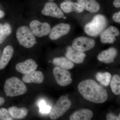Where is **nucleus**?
<instances>
[{
	"label": "nucleus",
	"mask_w": 120,
	"mask_h": 120,
	"mask_svg": "<svg viewBox=\"0 0 120 120\" xmlns=\"http://www.w3.org/2000/svg\"><path fill=\"white\" fill-rule=\"evenodd\" d=\"M38 67L37 63L34 60L30 59L17 64L15 68L19 72L26 74L35 71Z\"/></svg>",
	"instance_id": "12"
},
{
	"label": "nucleus",
	"mask_w": 120,
	"mask_h": 120,
	"mask_svg": "<svg viewBox=\"0 0 120 120\" xmlns=\"http://www.w3.org/2000/svg\"><path fill=\"white\" fill-rule=\"evenodd\" d=\"M65 55L72 62L77 64L83 63L86 56V54L83 52L77 51L71 46H69L67 48Z\"/></svg>",
	"instance_id": "13"
},
{
	"label": "nucleus",
	"mask_w": 120,
	"mask_h": 120,
	"mask_svg": "<svg viewBox=\"0 0 120 120\" xmlns=\"http://www.w3.org/2000/svg\"><path fill=\"white\" fill-rule=\"evenodd\" d=\"M23 81L27 83H41L44 79V76L41 71H34L24 74L22 77Z\"/></svg>",
	"instance_id": "15"
},
{
	"label": "nucleus",
	"mask_w": 120,
	"mask_h": 120,
	"mask_svg": "<svg viewBox=\"0 0 120 120\" xmlns=\"http://www.w3.org/2000/svg\"><path fill=\"white\" fill-rule=\"evenodd\" d=\"M4 88L7 96L12 97L24 94L27 91V88L25 84L15 77L7 79Z\"/></svg>",
	"instance_id": "2"
},
{
	"label": "nucleus",
	"mask_w": 120,
	"mask_h": 120,
	"mask_svg": "<svg viewBox=\"0 0 120 120\" xmlns=\"http://www.w3.org/2000/svg\"><path fill=\"white\" fill-rule=\"evenodd\" d=\"M117 50L113 47L104 50L99 54L98 56L99 61L105 64H110L114 61L117 56Z\"/></svg>",
	"instance_id": "14"
},
{
	"label": "nucleus",
	"mask_w": 120,
	"mask_h": 120,
	"mask_svg": "<svg viewBox=\"0 0 120 120\" xmlns=\"http://www.w3.org/2000/svg\"><path fill=\"white\" fill-rule=\"evenodd\" d=\"M61 8L64 12L69 13L75 11L78 13L82 12L84 9L78 3L67 1L61 3Z\"/></svg>",
	"instance_id": "17"
},
{
	"label": "nucleus",
	"mask_w": 120,
	"mask_h": 120,
	"mask_svg": "<svg viewBox=\"0 0 120 120\" xmlns=\"http://www.w3.org/2000/svg\"><path fill=\"white\" fill-rule=\"evenodd\" d=\"M120 34V31L116 27L110 26L101 34V42L103 43L113 44L116 40V37H118Z\"/></svg>",
	"instance_id": "9"
},
{
	"label": "nucleus",
	"mask_w": 120,
	"mask_h": 120,
	"mask_svg": "<svg viewBox=\"0 0 120 120\" xmlns=\"http://www.w3.org/2000/svg\"><path fill=\"white\" fill-rule=\"evenodd\" d=\"M110 83L112 92L116 95L120 94V77L119 75H114Z\"/></svg>",
	"instance_id": "24"
},
{
	"label": "nucleus",
	"mask_w": 120,
	"mask_h": 120,
	"mask_svg": "<svg viewBox=\"0 0 120 120\" xmlns=\"http://www.w3.org/2000/svg\"><path fill=\"white\" fill-rule=\"evenodd\" d=\"M95 44V41L92 39L80 37L73 41L72 47L77 51L83 52L92 49L94 47Z\"/></svg>",
	"instance_id": "6"
},
{
	"label": "nucleus",
	"mask_w": 120,
	"mask_h": 120,
	"mask_svg": "<svg viewBox=\"0 0 120 120\" xmlns=\"http://www.w3.org/2000/svg\"><path fill=\"white\" fill-rule=\"evenodd\" d=\"M77 2L84 9L91 13H95L99 11L100 5L95 0H77Z\"/></svg>",
	"instance_id": "16"
},
{
	"label": "nucleus",
	"mask_w": 120,
	"mask_h": 120,
	"mask_svg": "<svg viewBox=\"0 0 120 120\" xmlns=\"http://www.w3.org/2000/svg\"><path fill=\"white\" fill-rule=\"evenodd\" d=\"M30 27L35 36L39 38L47 35L51 30V27L49 23L41 22L36 20L30 22Z\"/></svg>",
	"instance_id": "8"
},
{
	"label": "nucleus",
	"mask_w": 120,
	"mask_h": 120,
	"mask_svg": "<svg viewBox=\"0 0 120 120\" xmlns=\"http://www.w3.org/2000/svg\"><path fill=\"white\" fill-rule=\"evenodd\" d=\"M112 17L113 19L114 22L117 23H120V12H117L114 14Z\"/></svg>",
	"instance_id": "28"
},
{
	"label": "nucleus",
	"mask_w": 120,
	"mask_h": 120,
	"mask_svg": "<svg viewBox=\"0 0 120 120\" xmlns=\"http://www.w3.org/2000/svg\"><path fill=\"white\" fill-rule=\"evenodd\" d=\"M4 102V99L2 98H0V106L2 105Z\"/></svg>",
	"instance_id": "31"
},
{
	"label": "nucleus",
	"mask_w": 120,
	"mask_h": 120,
	"mask_svg": "<svg viewBox=\"0 0 120 120\" xmlns=\"http://www.w3.org/2000/svg\"><path fill=\"white\" fill-rule=\"evenodd\" d=\"M71 26L68 24L60 23L52 28L49 34V38L56 40L67 34L70 31Z\"/></svg>",
	"instance_id": "10"
},
{
	"label": "nucleus",
	"mask_w": 120,
	"mask_h": 120,
	"mask_svg": "<svg viewBox=\"0 0 120 120\" xmlns=\"http://www.w3.org/2000/svg\"><path fill=\"white\" fill-rule=\"evenodd\" d=\"M71 101L68 97L62 95L58 99L52 111L50 112L49 118L56 120L63 116L71 107Z\"/></svg>",
	"instance_id": "5"
},
{
	"label": "nucleus",
	"mask_w": 120,
	"mask_h": 120,
	"mask_svg": "<svg viewBox=\"0 0 120 120\" xmlns=\"http://www.w3.org/2000/svg\"><path fill=\"white\" fill-rule=\"evenodd\" d=\"M0 120H12L13 119L8 110L5 108H2L0 109Z\"/></svg>",
	"instance_id": "25"
},
{
	"label": "nucleus",
	"mask_w": 120,
	"mask_h": 120,
	"mask_svg": "<svg viewBox=\"0 0 120 120\" xmlns=\"http://www.w3.org/2000/svg\"><path fill=\"white\" fill-rule=\"evenodd\" d=\"M63 18H64V19H66V17L64 16V17H63Z\"/></svg>",
	"instance_id": "33"
},
{
	"label": "nucleus",
	"mask_w": 120,
	"mask_h": 120,
	"mask_svg": "<svg viewBox=\"0 0 120 120\" xmlns=\"http://www.w3.org/2000/svg\"><path fill=\"white\" fill-rule=\"evenodd\" d=\"M53 72L56 82L60 86H65L72 82L71 73L67 69L57 67L53 68Z\"/></svg>",
	"instance_id": "7"
},
{
	"label": "nucleus",
	"mask_w": 120,
	"mask_h": 120,
	"mask_svg": "<svg viewBox=\"0 0 120 120\" xmlns=\"http://www.w3.org/2000/svg\"><path fill=\"white\" fill-rule=\"evenodd\" d=\"M14 50L11 46L9 45L5 47L0 60V70L5 68L13 56Z\"/></svg>",
	"instance_id": "19"
},
{
	"label": "nucleus",
	"mask_w": 120,
	"mask_h": 120,
	"mask_svg": "<svg viewBox=\"0 0 120 120\" xmlns=\"http://www.w3.org/2000/svg\"><path fill=\"white\" fill-rule=\"evenodd\" d=\"M93 116L91 110L87 109H82L74 112L70 116L71 120H90Z\"/></svg>",
	"instance_id": "18"
},
{
	"label": "nucleus",
	"mask_w": 120,
	"mask_h": 120,
	"mask_svg": "<svg viewBox=\"0 0 120 120\" xmlns=\"http://www.w3.org/2000/svg\"><path fill=\"white\" fill-rule=\"evenodd\" d=\"M107 23V20L105 16L102 15H97L94 16L91 22L85 26L84 31L88 35L95 37L103 31Z\"/></svg>",
	"instance_id": "3"
},
{
	"label": "nucleus",
	"mask_w": 120,
	"mask_h": 120,
	"mask_svg": "<svg viewBox=\"0 0 120 120\" xmlns=\"http://www.w3.org/2000/svg\"><path fill=\"white\" fill-rule=\"evenodd\" d=\"M42 15L47 16H52L56 18H62L64 13L55 3L52 2H47L45 4L44 8L41 11Z\"/></svg>",
	"instance_id": "11"
},
{
	"label": "nucleus",
	"mask_w": 120,
	"mask_h": 120,
	"mask_svg": "<svg viewBox=\"0 0 120 120\" xmlns=\"http://www.w3.org/2000/svg\"><path fill=\"white\" fill-rule=\"evenodd\" d=\"M8 111L11 117L14 119H21L27 116L28 110L25 107L19 108L12 106L8 109Z\"/></svg>",
	"instance_id": "21"
},
{
	"label": "nucleus",
	"mask_w": 120,
	"mask_h": 120,
	"mask_svg": "<svg viewBox=\"0 0 120 120\" xmlns=\"http://www.w3.org/2000/svg\"></svg>",
	"instance_id": "34"
},
{
	"label": "nucleus",
	"mask_w": 120,
	"mask_h": 120,
	"mask_svg": "<svg viewBox=\"0 0 120 120\" xmlns=\"http://www.w3.org/2000/svg\"><path fill=\"white\" fill-rule=\"evenodd\" d=\"M106 120H120V118L118 117L117 116L115 115L112 113H109L107 114L106 117Z\"/></svg>",
	"instance_id": "27"
},
{
	"label": "nucleus",
	"mask_w": 120,
	"mask_h": 120,
	"mask_svg": "<svg viewBox=\"0 0 120 120\" xmlns=\"http://www.w3.org/2000/svg\"><path fill=\"white\" fill-rule=\"evenodd\" d=\"M11 31V27L9 24L5 23L2 25L0 28V44L3 43Z\"/></svg>",
	"instance_id": "23"
},
{
	"label": "nucleus",
	"mask_w": 120,
	"mask_h": 120,
	"mask_svg": "<svg viewBox=\"0 0 120 120\" xmlns=\"http://www.w3.org/2000/svg\"><path fill=\"white\" fill-rule=\"evenodd\" d=\"M78 88L84 98L91 102L103 103L108 99L106 90L94 80L87 79L82 81L79 84Z\"/></svg>",
	"instance_id": "1"
},
{
	"label": "nucleus",
	"mask_w": 120,
	"mask_h": 120,
	"mask_svg": "<svg viewBox=\"0 0 120 120\" xmlns=\"http://www.w3.org/2000/svg\"><path fill=\"white\" fill-rule=\"evenodd\" d=\"M2 24L0 23V28L1 27V26H2Z\"/></svg>",
	"instance_id": "32"
},
{
	"label": "nucleus",
	"mask_w": 120,
	"mask_h": 120,
	"mask_svg": "<svg viewBox=\"0 0 120 120\" xmlns=\"http://www.w3.org/2000/svg\"><path fill=\"white\" fill-rule=\"evenodd\" d=\"M113 5L116 8H120V0H114L113 2Z\"/></svg>",
	"instance_id": "29"
},
{
	"label": "nucleus",
	"mask_w": 120,
	"mask_h": 120,
	"mask_svg": "<svg viewBox=\"0 0 120 120\" xmlns=\"http://www.w3.org/2000/svg\"><path fill=\"white\" fill-rule=\"evenodd\" d=\"M38 105L41 113H47L50 112L51 107L49 106L46 105L45 101L43 100L41 101L39 103Z\"/></svg>",
	"instance_id": "26"
},
{
	"label": "nucleus",
	"mask_w": 120,
	"mask_h": 120,
	"mask_svg": "<svg viewBox=\"0 0 120 120\" xmlns=\"http://www.w3.org/2000/svg\"><path fill=\"white\" fill-rule=\"evenodd\" d=\"M4 13L3 11L0 9V19L4 16Z\"/></svg>",
	"instance_id": "30"
},
{
	"label": "nucleus",
	"mask_w": 120,
	"mask_h": 120,
	"mask_svg": "<svg viewBox=\"0 0 120 120\" xmlns=\"http://www.w3.org/2000/svg\"><path fill=\"white\" fill-rule=\"evenodd\" d=\"M52 64L57 67L67 70H70L74 67L73 62L64 57L54 58L53 60Z\"/></svg>",
	"instance_id": "20"
},
{
	"label": "nucleus",
	"mask_w": 120,
	"mask_h": 120,
	"mask_svg": "<svg viewBox=\"0 0 120 120\" xmlns=\"http://www.w3.org/2000/svg\"><path fill=\"white\" fill-rule=\"evenodd\" d=\"M16 37L20 45L26 48H31L36 43L35 36L26 26H22L18 28Z\"/></svg>",
	"instance_id": "4"
},
{
	"label": "nucleus",
	"mask_w": 120,
	"mask_h": 120,
	"mask_svg": "<svg viewBox=\"0 0 120 120\" xmlns=\"http://www.w3.org/2000/svg\"><path fill=\"white\" fill-rule=\"evenodd\" d=\"M97 80L105 86L109 85L112 79V75L108 72H98L96 75Z\"/></svg>",
	"instance_id": "22"
},
{
	"label": "nucleus",
	"mask_w": 120,
	"mask_h": 120,
	"mask_svg": "<svg viewBox=\"0 0 120 120\" xmlns=\"http://www.w3.org/2000/svg\"></svg>",
	"instance_id": "35"
}]
</instances>
